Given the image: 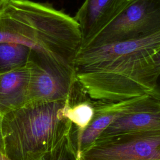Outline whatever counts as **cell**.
<instances>
[{
  "label": "cell",
  "mask_w": 160,
  "mask_h": 160,
  "mask_svg": "<svg viewBox=\"0 0 160 160\" xmlns=\"http://www.w3.org/2000/svg\"><path fill=\"white\" fill-rule=\"evenodd\" d=\"M160 32L135 40L79 49L74 61L76 79L94 101H119L154 96L160 70Z\"/></svg>",
  "instance_id": "obj_1"
},
{
  "label": "cell",
  "mask_w": 160,
  "mask_h": 160,
  "mask_svg": "<svg viewBox=\"0 0 160 160\" xmlns=\"http://www.w3.org/2000/svg\"><path fill=\"white\" fill-rule=\"evenodd\" d=\"M81 41L74 17L49 4L8 0L0 10V42L22 44L38 55L57 58L74 66Z\"/></svg>",
  "instance_id": "obj_2"
},
{
  "label": "cell",
  "mask_w": 160,
  "mask_h": 160,
  "mask_svg": "<svg viewBox=\"0 0 160 160\" xmlns=\"http://www.w3.org/2000/svg\"><path fill=\"white\" fill-rule=\"evenodd\" d=\"M68 103V99L29 101L3 115L5 154L11 160H39L52 149L72 128L66 116Z\"/></svg>",
  "instance_id": "obj_3"
},
{
  "label": "cell",
  "mask_w": 160,
  "mask_h": 160,
  "mask_svg": "<svg viewBox=\"0 0 160 160\" xmlns=\"http://www.w3.org/2000/svg\"><path fill=\"white\" fill-rule=\"evenodd\" d=\"M160 32V0H127L116 16L83 48Z\"/></svg>",
  "instance_id": "obj_4"
},
{
  "label": "cell",
  "mask_w": 160,
  "mask_h": 160,
  "mask_svg": "<svg viewBox=\"0 0 160 160\" xmlns=\"http://www.w3.org/2000/svg\"><path fill=\"white\" fill-rule=\"evenodd\" d=\"M79 160H160V130L96 139L78 154Z\"/></svg>",
  "instance_id": "obj_5"
},
{
  "label": "cell",
  "mask_w": 160,
  "mask_h": 160,
  "mask_svg": "<svg viewBox=\"0 0 160 160\" xmlns=\"http://www.w3.org/2000/svg\"><path fill=\"white\" fill-rule=\"evenodd\" d=\"M31 76L29 101H54L69 98L77 81L74 66L32 51L28 62Z\"/></svg>",
  "instance_id": "obj_6"
},
{
  "label": "cell",
  "mask_w": 160,
  "mask_h": 160,
  "mask_svg": "<svg viewBox=\"0 0 160 160\" xmlns=\"http://www.w3.org/2000/svg\"><path fill=\"white\" fill-rule=\"evenodd\" d=\"M93 105L94 115L91 123L77 137L72 131L78 155L91 146L100 134L115 120L126 114L158 108L160 107V100L146 94L119 101L93 100Z\"/></svg>",
  "instance_id": "obj_7"
},
{
  "label": "cell",
  "mask_w": 160,
  "mask_h": 160,
  "mask_svg": "<svg viewBox=\"0 0 160 160\" xmlns=\"http://www.w3.org/2000/svg\"><path fill=\"white\" fill-rule=\"evenodd\" d=\"M127 0H85L74 17L81 34L82 49L119 12Z\"/></svg>",
  "instance_id": "obj_8"
},
{
  "label": "cell",
  "mask_w": 160,
  "mask_h": 160,
  "mask_svg": "<svg viewBox=\"0 0 160 160\" xmlns=\"http://www.w3.org/2000/svg\"><path fill=\"white\" fill-rule=\"evenodd\" d=\"M31 76L29 63L0 75V112L2 116L29 102Z\"/></svg>",
  "instance_id": "obj_9"
},
{
  "label": "cell",
  "mask_w": 160,
  "mask_h": 160,
  "mask_svg": "<svg viewBox=\"0 0 160 160\" xmlns=\"http://www.w3.org/2000/svg\"><path fill=\"white\" fill-rule=\"evenodd\" d=\"M151 130H160V107L120 117L108 126L96 139Z\"/></svg>",
  "instance_id": "obj_10"
},
{
  "label": "cell",
  "mask_w": 160,
  "mask_h": 160,
  "mask_svg": "<svg viewBox=\"0 0 160 160\" xmlns=\"http://www.w3.org/2000/svg\"><path fill=\"white\" fill-rule=\"evenodd\" d=\"M31 51V48L22 44L1 42L0 75L28 64Z\"/></svg>",
  "instance_id": "obj_11"
},
{
  "label": "cell",
  "mask_w": 160,
  "mask_h": 160,
  "mask_svg": "<svg viewBox=\"0 0 160 160\" xmlns=\"http://www.w3.org/2000/svg\"><path fill=\"white\" fill-rule=\"evenodd\" d=\"M39 160H79L71 129L52 149L42 156Z\"/></svg>",
  "instance_id": "obj_12"
},
{
  "label": "cell",
  "mask_w": 160,
  "mask_h": 160,
  "mask_svg": "<svg viewBox=\"0 0 160 160\" xmlns=\"http://www.w3.org/2000/svg\"><path fill=\"white\" fill-rule=\"evenodd\" d=\"M154 97L160 100V75L158 76L156 81L154 92Z\"/></svg>",
  "instance_id": "obj_13"
},
{
  "label": "cell",
  "mask_w": 160,
  "mask_h": 160,
  "mask_svg": "<svg viewBox=\"0 0 160 160\" xmlns=\"http://www.w3.org/2000/svg\"><path fill=\"white\" fill-rule=\"evenodd\" d=\"M2 115L0 112V150L4 153V143H3V139L2 136V132H1V122H2Z\"/></svg>",
  "instance_id": "obj_14"
},
{
  "label": "cell",
  "mask_w": 160,
  "mask_h": 160,
  "mask_svg": "<svg viewBox=\"0 0 160 160\" xmlns=\"http://www.w3.org/2000/svg\"><path fill=\"white\" fill-rule=\"evenodd\" d=\"M0 160H11L3 152L0 150Z\"/></svg>",
  "instance_id": "obj_15"
},
{
  "label": "cell",
  "mask_w": 160,
  "mask_h": 160,
  "mask_svg": "<svg viewBox=\"0 0 160 160\" xmlns=\"http://www.w3.org/2000/svg\"><path fill=\"white\" fill-rule=\"evenodd\" d=\"M8 0H0V10L2 8V7L4 6L6 2Z\"/></svg>",
  "instance_id": "obj_16"
}]
</instances>
